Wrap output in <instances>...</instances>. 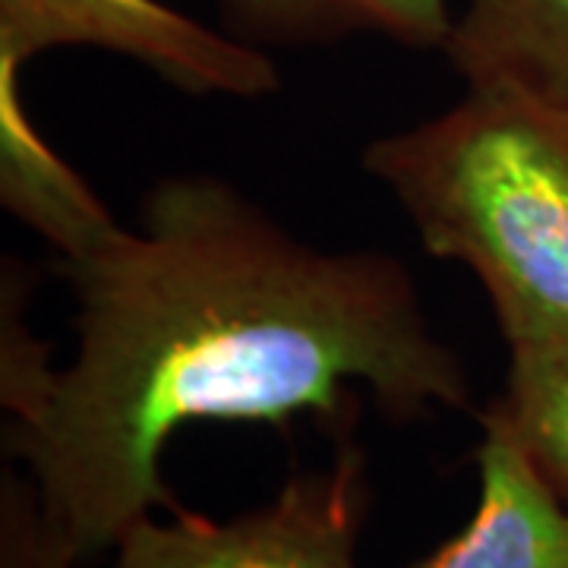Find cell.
I'll return each mask as SVG.
<instances>
[{
    "label": "cell",
    "instance_id": "5",
    "mask_svg": "<svg viewBox=\"0 0 568 568\" xmlns=\"http://www.w3.org/2000/svg\"><path fill=\"white\" fill-rule=\"evenodd\" d=\"M477 446L480 499L462 534L414 568H568V503L487 407Z\"/></svg>",
    "mask_w": 568,
    "mask_h": 568
},
{
    "label": "cell",
    "instance_id": "11",
    "mask_svg": "<svg viewBox=\"0 0 568 568\" xmlns=\"http://www.w3.org/2000/svg\"><path fill=\"white\" fill-rule=\"evenodd\" d=\"M77 562V552L44 515L32 484L3 470L0 568H73Z\"/></svg>",
    "mask_w": 568,
    "mask_h": 568
},
{
    "label": "cell",
    "instance_id": "4",
    "mask_svg": "<svg viewBox=\"0 0 568 568\" xmlns=\"http://www.w3.org/2000/svg\"><path fill=\"white\" fill-rule=\"evenodd\" d=\"M51 48L118 54L190 95L263 99L282 82L268 51L162 0H0V58L26 67Z\"/></svg>",
    "mask_w": 568,
    "mask_h": 568
},
{
    "label": "cell",
    "instance_id": "3",
    "mask_svg": "<svg viewBox=\"0 0 568 568\" xmlns=\"http://www.w3.org/2000/svg\"><path fill=\"white\" fill-rule=\"evenodd\" d=\"M364 515V452L345 436L328 470L291 477L268 506L231 521L183 508L171 521L142 518L114 547V568H357Z\"/></svg>",
    "mask_w": 568,
    "mask_h": 568
},
{
    "label": "cell",
    "instance_id": "9",
    "mask_svg": "<svg viewBox=\"0 0 568 568\" xmlns=\"http://www.w3.org/2000/svg\"><path fill=\"white\" fill-rule=\"evenodd\" d=\"M493 410L568 503V338L508 347L506 392Z\"/></svg>",
    "mask_w": 568,
    "mask_h": 568
},
{
    "label": "cell",
    "instance_id": "7",
    "mask_svg": "<svg viewBox=\"0 0 568 568\" xmlns=\"http://www.w3.org/2000/svg\"><path fill=\"white\" fill-rule=\"evenodd\" d=\"M443 54L465 85L511 82L568 108V0H458Z\"/></svg>",
    "mask_w": 568,
    "mask_h": 568
},
{
    "label": "cell",
    "instance_id": "6",
    "mask_svg": "<svg viewBox=\"0 0 568 568\" xmlns=\"http://www.w3.org/2000/svg\"><path fill=\"white\" fill-rule=\"evenodd\" d=\"M20 70L0 58V203L54 246L58 260H73L121 224L26 114Z\"/></svg>",
    "mask_w": 568,
    "mask_h": 568
},
{
    "label": "cell",
    "instance_id": "10",
    "mask_svg": "<svg viewBox=\"0 0 568 568\" xmlns=\"http://www.w3.org/2000/svg\"><path fill=\"white\" fill-rule=\"evenodd\" d=\"M22 268L7 256L3 265V338H0V402L17 420L44 398L54 379L48 351L22 323Z\"/></svg>",
    "mask_w": 568,
    "mask_h": 568
},
{
    "label": "cell",
    "instance_id": "1",
    "mask_svg": "<svg viewBox=\"0 0 568 568\" xmlns=\"http://www.w3.org/2000/svg\"><path fill=\"white\" fill-rule=\"evenodd\" d=\"M77 297V354L7 452L77 559L114 549L152 508L178 503L162 455L186 424L316 417L342 439L357 386L388 420L470 407L455 347L405 265L379 250H323L241 186L171 174L89 253L61 260Z\"/></svg>",
    "mask_w": 568,
    "mask_h": 568
},
{
    "label": "cell",
    "instance_id": "8",
    "mask_svg": "<svg viewBox=\"0 0 568 568\" xmlns=\"http://www.w3.org/2000/svg\"><path fill=\"white\" fill-rule=\"evenodd\" d=\"M458 0H219L222 29L260 51L386 39L443 51Z\"/></svg>",
    "mask_w": 568,
    "mask_h": 568
},
{
    "label": "cell",
    "instance_id": "2",
    "mask_svg": "<svg viewBox=\"0 0 568 568\" xmlns=\"http://www.w3.org/2000/svg\"><path fill=\"white\" fill-rule=\"evenodd\" d=\"M361 164L433 260L477 278L508 347L568 338V108L474 82L443 114L366 142Z\"/></svg>",
    "mask_w": 568,
    "mask_h": 568
}]
</instances>
